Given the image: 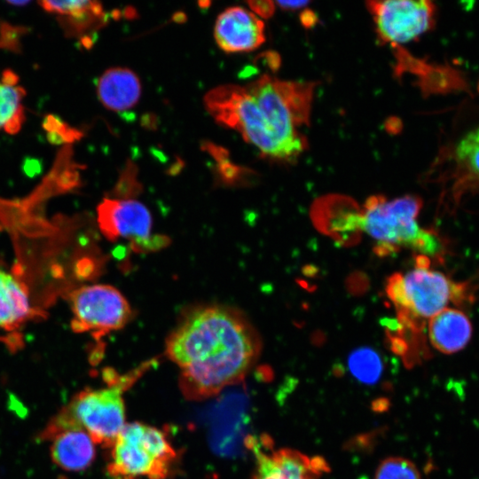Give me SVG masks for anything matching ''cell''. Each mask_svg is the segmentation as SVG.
Returning <instances> with one entry per match:
<instances>
[{
    "label": "cell",
    "instance_id": "cell-1",
    "mask_svg": "<svg viewBox=\"0 0 479 479\" xmlns=\"http://www.w3.org/2000/svg\"><path fill=\"white\" fill-rule=\"evenodd\" d=\"M261 349L260 336L247 317L220 304L186 310L165 342L166 356L180 371L181 390L196 400L240 381Z\"/></svg>",
    "mask_w": 479,
    "mask_h": 479
},
{
    "label": "cell",
    "instance_id": "cell-2",
    "mask_svg": "<svg viewBox=\"0 0 479 479\" xmlns=\"http://www.w3.org/2000/svg\"><path fill=\"white\" fill-rule=\"evenodd\" d=\"M421 207V199L413 194L392 200L373 195L366 200L361 209V230L376 242L378 255H390L402 247L424 256L440 252L442 245L436 234L422 229L417 222Z\"/></svg>",
    "mask_w": 479,
    "mask_h": 479
},
{
    "label": "cell",
    "instance_id": "cell-3",
    "mask_svg": "<svg viewBox=\"0 0 479 479\" xmlns=\"http://www.w3.org/2000/svg\"><path fill=\"white\" fill-rule=\"evenodd\" d=\"M204 102L215 121L237 130L265 157L291 161L304 151L276 133L245 86H217L206 94Z\"/></svg>",
    "mask_w": 479,
    "mask_h": 479
},
{
    "label": "cell",
    "instance_id": "cell-4",
    "mask_svg": "<svg viewBox=\"0 0 479 479\" xmlns=\"http://www.w3.org/2000/svg\"><path fill=\"white\" fill-rule=\"evenodd\" d=\"M416 266L405 273L391 275L385 290L396 307L398 323L418 332L424 319L446 308L459 292V285L444 274L428 268L427 256L419 255Z\"/></svg>",
    "mask_w": 479,
    "mask_h": 479
},
{
    "label": "cell",
    "instance_id": "cell-5",
    "mask_svg": "<svg viewBox=\"0 0 479 479\" xmlns=\"http://www.w3.org/2000/svg\"><path fill=\"white\" fill-rule=\"evenodd\" d=\"M176 459L163 431L131 422L125 424L112 445L107 471L113 479H165Z\"/></svg>",
    "mask_w": 479,
    "mask_h": 479
},
{
    "label": "cell",
    "instance_id": "cell-6",
    "mask_svg": "<svg viewBox=\"0 0 479 479\" xmlns=\"http://www.w3.org/2000/svg\"><path fill=\"white\" fill-rule=\"evenodd\" d=\"M245 87L276 133L287 143L305 150L307 141L297 129L309 125L316 83L263 75Z\"/></svg>",
    "mask_w": 479,
    "mask_h": 479
},
{
    "label": "cell",
    "instance_id": "cell-7",
    "mask_svg": "<svg viewBox=\"0 0 479 479\" xmlns=\"http://www.w3.org/2000/svg\"><path fill=\"white\" fill-rule=\"evenodd\" d=\"M145 369L142 366L128 376H121L106 388L84 389L65 407L95 444L112 447L126 424L123 394Z\"/></svg>",
    "mask_w": 479,
    "mask_h": 479
},
{
    "label": "cell",
    "instance_id": "cell-8",
    "mask_svg": "<svg viewBox=\"0 0 479 479\" xmlns=\"http://www.w3.org/2000/svg\"><path fill=\"white\" fill-rule=\"evenodd\" d=\"M75 332H90L100 337L125 326L132 317L126 297L106 284L83 286L70 294Z\"/></svg>",
    "mask_w": 479,
    "mask_h": 479
},
{
    "label": "cell",
    "instance_id": "cell-9",
    "mask_svg": "<svg viewBox=\"0 0 479 479\" xmlns=\"http://www.w3.org/2000/svg\"><path fill=\"white\" fill-rule=\"evenodd\" d=\"M366 7L383 43H408L431 29L435 23L436 8L428 0L369 1Z\"/></svg>",
    "mask_w": 479,
    "mask_h": 479
},
{
    "label": "cell",
    "instance_id": "cell-10",
    "mask_svg": "<svg viewBox=\"0 0 479 479\" xmlns=\"http://www.w3.org/2000/svg\"><path fill=\"white\" fill-rule=\"evenodd\" d=\"M98 226L110 240H130L134 248L160 247L164 240L152 233L153 219L147 208L132 199H104L97 208Z\"/></svg>",
    "mask_w": 479,
    "mask_h": 479
},
{
    "label": "cell",
    "instance_id": "cell-11",
    "mask_svg": "<svg viewBox=\"0 0 479 479\" xmlns=\"http://www.w3.org/2000/svg\"><path fill=\"white\" fill-rule=\"evenodd\" d=\"M249 447L256 460L253 479H318L329 469L321 457L287 448L273 451L269 440L251 438Z\"/></svg>",
    "mask_w": 479,
    "mask_h": 479
},
{
    "label": "cell",
    "instance_id": "cell-12",
    "mask_svg": "<svg viewBox=\"0 0 479 479\" xmlns=\"http://www.w3.org/2000/svg\"><path fill=\"white\" fill-rule=\"evenodd\" d=\"M264 23L243 7H230L216 19L214 36L225 52H243L258 48L265 41Z\"/></svg>",
    "mask_w": 479,
    "mask_h": 479
},
{
    "label": "cell",
    "instance_id": "cell-13",
    "mask_svg": "<svg viewBox=\"0 0 479 479\" xmlns=\"http://www.w3.org/2000/svg\"><path fill=\"white\" fill-rule=\"evenodd\" d=\"M51 441V458L58 467L64 470H84L95 459V442L81 427H74L62 431Z\"/></svg>",
    "mask_w": 479,
    "mask_h": 479
},
{
    "label": "cell",
    "instance_id": "cell-14",
    "mask_svg": "<svg viewBox=\"0 0 479 479\" xmlns=\"http://www.w3.org/2000/svg\"><path fill=\"white\" fill-rule=\"evenodd\" d=\"M472 336V324L461 310L445 308L428 322V338L433 347L444 354L464 349Z\"/></svg>",
    "mask_w": 479,
    "mask_h": 479
},
{
    "label": "cell",
    "instance_id": "cell-15",
    "mask_svg": "<svg viewBox=\"0 0 479 479\" xmlns=\"http://www.w3.org/2000/svg\"><path fill=\"white\" fill-rule=\"evenodd\" d=\"M100 102L112 111H125L133 107L141 95L137 75L125 67H113L104 72L97 83Z\"/></svg>",
    "mask_w": 479,
    "mask_h": 479
},
{
    "label": "cell",
    "instance_id": "cell-16",
    "mask_svg": "<svg viewBox=\"0 0 479 479\" xmlns=\"http://www.w3.org/2000/svg\"><path fill=\"white\" fill-rule=\"evenodd\" d=\"M39 4L46 12L58 15L73 35H82L106 21L103 7L97 1H42Z\"/></svg>",
    "mask_w": 479,
    "mask_h": 479
},
{
    "label": "cell",
    "instance_id": "cell-17",
    "mask_svg": "<svg viewBox=\"0 0 479 479\" xmlns=\"http://www.w3.org/2000/svg\"><path fill=\"white\" fill-rule=\"evenodd\" d=\"M32 313L27 288L12 274L0 270V331H16Z\"/></svg>",
    "mask_w": 479,
    "mask_h": 479
},
{
    "label": "cell",
    "instance_id": "cell-18",
    "mask_svg": "<svg viewBox=\"0 0 479 479\" xmlns=\"http://www.w3.org/2000/svg\"><path fill=\"white\" fill-rule=\"evenodd\" d=\"M24 89L18 84V77L10 70L0 77V130L9 134L17 133L25 120Z\"/></svg>",
    "mask_w": 479,
    "mask_h": 479
},
{
    "label": "cell",
    "instance_id": "cell-19",
    "mask_svg": "<svg viewBox=\"0 0 479 479\" xmlns=\"http://www.w3.org/2000/svg\"><path fill=\"white\" fill-rule=\"evenodd\" d=\"M348 369L360 382L373 384L378 381L382 374L383 361L374 349L360 347L349 354Z\"/></svg>",
    "mask_w": 479,
    "mask_h": 479
},
{
    "label": "cell",
    "instance_id": "cell-20",
    "mask_svg": "<svg viewBox=\"0 0 479 479\" xmlns=\"http://www.w3.org/2000/svg\"><path fill=\"white\" fill-rule=\"evenodd\" d=\"M374 479H420L416 466L401 457H390L378 467Z\"/></svg>",
    "mask_w": 479,
    "mask_h": 479
},
{
    "label": "cell",
    "instance_id": "cell-21",
    "mask_svg": "<svg viewBox=\"0 0 479 479\" xmlns=\"http://www.w3.org/2000/svg\"><path fill=\"white\" fill-rule=\"evenodd\" d=\"M456 155L479 178V127L460 139L457 145Z\"/></svg>",
    "mask_w": 479,
    "mask_h": 479
},
{
    "label": "cell",
    "instance_id": "cell-22",
    "mask_svg": "<svg viewBox=\"0 0 479 479\" xmlns=\"http://www.w3.org/2000/svg\"><path fill=\"white\" fill-rule=\"evenodd\" d=\"M43 127L48 132V139L54 144L73 142L82 136V133L70 128L64 122L53 115H48L43 122Z\"/></svg>",
    "mask_w": 479,
    "mask_h": 479
},
{
    "label": "cell",
    "instance_id": "cell-23",
    "mask_svg": "<svg viewBox=\"0 0 479 479\" xmlns=\"http://www.w3.org/2000/svg\"><path fill=\"white\" fill-rule=\"evenodd\" d=\"M251 12L259 18H270L275 11V3L272 1H249L247 2Z\"/></svg>",
    "mask_w": 479,
    "mask_h": 479
},
{
    "label": "cell",
    "instance_id": "cell-24",
    "mask_svg": "<svg viewBox=\"0 0 479 479\" xmlns=\"http://www.w3.org/2000/svg\"><path fill=\"white\" fill-rule=\"evenodd\" d=\"M310 4L309 1H278L275 5L282 10L294 11L305 8Z\"/></svg>",
    "mask_w": 479,
    "mask_h": 479
},
{
    "label": "cell",
    "instance_id": "cell-25",
    "mask_svg": "<svg viewBox=\"0 0 479 479\" xmlns=\"http://www.w3.org/2000/svg\"><path fill=\"white\" fill-rule=\"evenodd\" d=\"M9 4H12V5H24V4H27L28 2L27 1H21V2H15V1H12V2H8Z\"/></svg>",
    "mask_w": 479,
    "mask_h": 479
}]
</instances>
